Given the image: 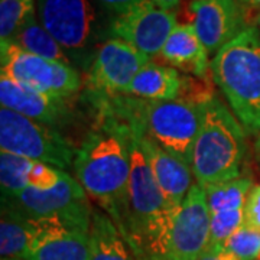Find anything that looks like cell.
Returning a JSON list of instances; mask_svg holds the SVG:
<instances>
[{"label": "cell", "instance_id": "6da1fadb", "mask_svg": "<svg viewBox=\"0 0 260 260\" xmlns=\"http://www.w3.org/2000/svg\"><path fill=\"white\" fill-rule=\"evenodd\" d=\"M99 126L77 148L74 174L120 230L127 215L132 126L103 104Z\"/></svg>", "mask_w": 260, "mask_h": 260}, {"label": "cell", "instance_id": "7a4b0ae2", "mask_svg": "<svg viewBox=\"0 0 260 260\" xmlns=\"http://www.w3.org/2000/svg\"><path fill=\"white\" fill-rule=\"evenodd\" d=\"M198 106L201 123L191 162L197 184L207 188L240 178L247 152L240 121L217 97Z\"/></svg>", "mask_w": 260, "mask_h": 260}, {"label": "cell", "instance_id": "3957f363", "mask_svg": "<svg viewBox=\"0 0 260 260\" xmlns=\"http://www.w3.org/2000/svg\"><path fill=\"white\" fill-rule=\"evenodd\" d=\"M214 83L233 114L250 135L260 133V32L249 26L211 61Z\"/></svg>", "mask_w": 260, "mask_h": 260}, {"label": "cell", "instance_id": "277c9868", "mask_svg": "<svg viewBox=\"0 0 260 260\" xmlns=\"http://www.w3.org/2000/svg\"><path fill=\"white\" fill-rule=\"evenodd\" d=\"M97 3L99 0H38L37 3L39 23L64 48L73 62L88 68L104 34Z\"/></svg>", "mask_w": 260, "mask_h": 260}, {"label": "cell", "instance_id": "5b68a950", "mask_svg": "<svg viewBox=\"0 0 260 260\" xmlns=\"http://www.w3.org/2000/svg\"><path fill=\"white\" fill-rule=\"evenodd\" d=\"M129 113L140 121L145 135L191 167L201 113L195 103L124 99Z\"/></svg>", "mask_w": 260, "mask_h": 260}, {"label": "cell", "instance_id": "8992f818", "mask_svg": "<svg viewBox=\"0 0 260 260\" xmlns=\"http://www.w3.org/2000/svg\"><path fill=\"white\" fill-rule=\"evenodd\" d=\"M0 149L61 171L74 167L77 152L58 129L5 107L0 109Z\"/></svg>", "mask_w": 260, "mask_h": 260}, {"label": "cell", "instance_id": "52a82bcc", "mask_svg": "<svg viewBox=\"0 0 260 260\" xmlns=\"http://www.w3.org/2000/svg\"><path fill=\"white\" fill-rule=\"evenodd\" d=\"M2 208H8L29 218L59 220L70 227L85 232H90L93 215L87 192L78 181L65 171L54 185L45 188L28 186L13 198L2 201Z\"/></svg>", "mask_w": 260, "mask_h": 260}, {"label": "cell", "instance_id": "ba28073f", "mask_svg": "<svg viewBox=\"0 0 260 260\" xmlns=\"http://www.w3.org/2000/svg\"><path fill=\"white\" fill-rule=\"evenodd\" d=\"M0 45V75L59 99H70L81 90V75L73 65L29 54L10 41Z\"/></svg>", "mask_w": 260, "mask_h": 260}, {"label": "cell", "instance_id": "9c48e42d", "mask_svg": "<svg viewBox=\"0 0 260 260\" xmlns=\"http://www.w3.org/2000/svg\"><path fill=\"white\" fill-rule=\"evenodd\" d=\"M177 26L174 12L159 8L150 0H142L113 16L109 34L130 44L149 58H156Z\"/></svg>", "mask_w": 260, "mask_h": 260}, {"label": "cell", "instance_id": "30bf717a", "mask_svg": "<svg viewBox=\"0 0 260 260\" xmlns=\"http://www.w3.org/2000/svg\"><path fill=\"white\" fill-rule=\"evenodd\" d=\"M211 215L204 188L191 186L174 215L165 260H200L210 246Z\"/></svg>", "mask_w": 260, "mask_h": 260}, {"label": "cell", "instance_id": "8fae6325", "mask_svg": "<svg viewBox=\"0 0 260 260\" xmlns=\"http://www.w3.org/2000/svg\"><path fill=\"white\" fill-rule=\"evenodd\" d=\"M150 58L130 44L109 38L100 44L88 68L87 83L95 95H123Z\"/></svg>", "mask_w": 260, "mask_h": 260}, {"label": "cell", "instance_id": "7c38bea8", "mask_svg": "<svg viewBox=\"0 0 260 260\" xmlns=\"http://www.w3.org/2000/svg\"><path fill=\"white\" fill-rule=\"evenodd\" d=\"M192 26L208 54H217L246 26L244 9L237 0H194Z\"/></svg>", "mask_w": 260, "mask_h": 260}, {"label": "cell", "instance_id": "4fadbf2b", "mask_svg": "<svg viewBox=\"0 0 260 260\" xmlns=\"http://www.w3.org/2000/svg\"><path fill=\"white\" fill-rule=\"evenodd\" d=\"M211 215L210 250L221 249L234 232L244 225V207L251 191L249 178H237L204 188Z\"/></svg>", "mask_w": 260, "mask_h": 260}, {"label": "cell", "instance_id": "5bb4252c", "mask_svg": "<svg viewBox=\"0 0 260 260\" xmlns=\"http://www.w3.org/2000/svg\"><path fill=\"white\" fill-rule=\"evenodd\" d=\"M0 103L5 109L55 129L73 119L67 99L41 93L6 75H0Z\"/></svg>", "mask_w": 260, "mask_h": 260}, {"label": "cell", "instance_id": "9a60e30c", "mask_svg": "<svg viewBox=\"0 0 260 260\" xmlns=\"http://www.w3.org/2000/svg\"><path fill=\"white\" fill-rule=\"evenodd\" d=\"M39 225L22 260H90V232L54 218H41Z\"/></svg>", "mask_w": 260, "mask_h": 260}, {"label": "cell", "instance_id": "2e32d148", "mask_svg": "<svg viewBox=\"0 0 260 260\" xmlns=\"http://www.w3.org/2000/svg\"><path fill=\"white\" fill-rule=\"evenodd\" d=\"M142 146L167 203L179 208L192 186V168L142 133Z\"/></svg>", "mask_w": 260, "mask_h": 260}, {"label": "cell", "instance_id": "e0dca14e", "mask_svg": "<svg viewBox=\"0 0 260 260\" xmlns=\"http://www.w3.org/2000/svg\"><path fill=\"white\" fill-rule=\"evenodd\" d=\"M208 55L210 54L197 35L194 26L186 23L178 25L172 30L158 58L168 67L203 78L211 71Z\"/></svg>", "mask_w": 260, "mask_h": 260}, {"label": "cell", "instance_id": "ac0fdd59", "mask_svg": "<svg viewBox=\"0 0 260 260\" xmlns=\"http://www.w3.org/2000/svg\"><path fill=\"white\" fill-rule=\"evenodd\" d=\"M182 93V77L175 68L148 62L132 80L124 94L143 100L174 102Z\"/></svg>", "mask_w": 260, "mask_h": 260}, {"label": "cell", "instance_id": "d6986e66", "mask_svg": "<svg viewBox=\"0 0 260 260\" xmlns=\"http://www.w3.org/2000/svg\"><path fill=\"white\" fill-rule=\"evenodd\" d=\"M88 237L90 260H135L126 239L109 214L93 211Z\"/></svg>", "mask_w": 260, "mask_h": 260}, {"label": "cell", "instance_id": "ffe728a7", "mask_svg": "<svg viewBox=\"0 0 260 260\" xmlns=\"http://www.w3.org/2000/svg\"><path fill=\"white\" fill-rule=\"evenodd\" d=\"M39 220L29 218L8 208H2L0 254L9 259H23L39 233Z\"/></svg>", "mask_w": 260, "mask_h": 260}, {"label": "cell", "instance_id": "44dd1931", "mask_svg": "<svg viewBox=\"0 0 260 260\" xmlns=\"http://www.w3.org/2000/svg\"><path fill=\"white\" fill-rule=\"evenodd\" d=\"M10 42H13L15 45H18L20 49L26 51L29 54L58 61L62 64L73 65V61L65 52L64 48L39 23L38 18L32 19Z\"/></svg>", "mask_w": 260, "mask_h": 260}, {"label": "cell", "instance_id": "7402d4cb", "mask_svg": "<svg viewBox=\"0 0 260 260\" xmlns=\"http://www.w3.org/2000/svg\"><path fill=\"white\" fill-rule=\"evenodd\" d=\"M34 160L8 152L0 153V185L2 201H6L28 188V179Z\"/></svg>", "mask_w": 260, "mask_h": 260}, {"label": "cell", "instance_id": "603a6c76", "mask_svg": "<svg viewBox=\"0 0 260 260\" xmlns=\"http://www.w3.org/2000/svg\"><path fill=\"white\" fill-rule=\"evenodd\" d=\"M35 18V0H0V39L12 41Z\"/></svg>", "mask_w": 260, "mask_h": 260}, {"label": "cell", "instance_id": "cb8c5ba5", "mask_svg": "<svg viewBox=\"0 0 260 260\" xmlns=\"http://www.w3.org/2000/svg\"><path fill=\"white\" fill-rule=\"evenodd\" d=\"M223 247L242 260H256L260 253V232L244 224L233 233Z\"/></svg>", "mask_w": 260, "mask_h": 260}, {"label": "cell", "instance_id": "d4e9b609", "mask_svg": "<svg viewBox=\"0 0 260 260\" xmlns=\"http://www.w3.org/2000/svg\"><path fill=\"white\" fill-rule=\"evenodd\" d=\"M244 224L260 232V185L253 186L244 207Z\"/></svg>", "mask_w": 260, "mask_h": 260}, {"label": "cell", "instance_id": "484cf974", "mask_svg": "<svg viewBox=\"0 0 260 260\" xmlns=\"http://www.w3.org/2000/svg\"><path fill=\"white\" fill-rule=\"evenodd\" d=\"M139 2H142V0H99V3L104 9L110 10L114 15H119L121 12L127 10Z\"/></svg>", "mask_w": 260, "mask_h": 260}, {"label": "cell", "instance_id": "4316f807", "mask_svg": "<svg viewBox=\"0 0 260 260\" xmlns=\"http://www.w3.org/2000/svg\"><path fill=\"white\" fill-rule=\"evenodd\" d=\"M200 260H242L240 257L234 256L233 253L229 250H225L224 247L221 249H215V250H208L205 251L204 254L201 256Z\"/></svg>", "mask_w": 260, "mask_h": 260}, {"label": "cell", "instance_id": "83f0119b", "mask_svg": "<svg viewBox=\"0 0 260 260\" xmlns=\"http://www.w3.org/2000/svg\"><path fill=\"white\" fill-rule=\"evenodd\" d=\"M150 2H153L155 5H158L162 9L171 10L172 8H175L181 0H150Z\"/></svg>", "mask_w": 260, "mask_h": 260}, {"label": "cell", "instance_id": "f1b7e54d", "mask_svg": "<svg viewBox=\"0 0 260 260\" xmlns=\"http://www.w3.org/2000/svg\"><path fill=\"white\" fill-rule=\"evenodd\" d=\"M244 2H247V3H250V5H256V6H260V0H244Z\"/></svg>", "mask_w": 260, "mask_h": 260}, {"label": "cell", "instance_id": "f546056e", "mask_svg": "<svg viewBox=\"0 0 260 260\" xmlns=\"http://www.w3.org/2000/svg\"><path fill=\"white\" fill-rule=\"evenodd\" d=\"M256 148H257V152H259V156H260V136H259V140H257V143H256Z\"/></svg>", "mask_w": 260, "mask_h": 260}, {"label": "cell", "instance_id": "4dcf8cb0", "mask_svg": "<svg viewBox=\"0 0 260 260\" xmlns=\"http://www.w3.org/2000/svg\"><path fill=\"white\" fill-rule=\"evenodd\" d=\"M257 29H259V32H260V15L257 16Z\"/></svg>", "mask_w": 260, "mask_h": 260}, {"label": "cell", "instance_id": "1f68e13d", "mask_svg": "<svg viewBox=\"0 0 260 260\" xmlns=\"http://www.w3.org/2000/svg\"><path fill=\"white\" fill-rule=\"evenodd\" d=\"M2 260H19V259H9V257H2Z\"/></svg>", "mask_w": 260, "mask_h": 260}, {"label": "cell", "instance_id": "d6a6232c", "mask_svg": "<svg viewBox=\"0 0 260 260\" xmlns=\"http://www.w3.org/2000/svg\"><path fill=\"white\" fill-rule=\"evenodd\" d=\"M256 260H260V253H259V256H257V259H256Z\"/></svg>", "mask_w": 260, "mask_h": 260}]
</instances>
